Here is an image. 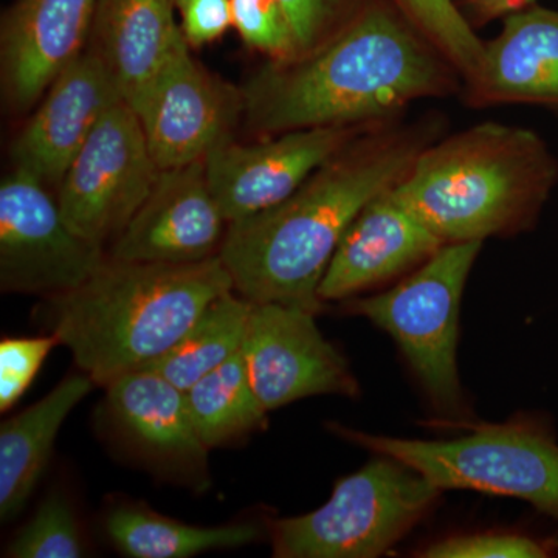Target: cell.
I'll return each instance as SVG.
<instances>
[{
    "label": "cell",
    "instance_id": "cell-14",
    "mask_svg": "<svg viewBox=\"0 0 558 558\" xmlns=\"http://www.w3.org/2000/svg\"><path fill=\"white\" fill-rule=\"evenodd\" d=\"M11 146L14 165L58 186L105 113L123 100L101 58L87 47L53 81Z\"/></svg>",
    "mask_w": 558,
    "mask_h": 558
},
{
    "label": "cell",
    "instance_id": "cell-22",
    "mask_svg": "<svg viewBox=\"0 0 558 558\" xmlns=\"http://www.w3.org/2000/svg\"><path fill=\"white\" fill-rule=\"evenodd\" d=\"M252 307V301L234 293V289L222 293L163 355L142 371L159 374L189 391L202 377L241 354Z\"/></svg>",
    "mask_w": 558,
    "mask_h": 558
},
{
    "label": "cell",
    "instance_id": "cell-5",
    "mask_svg": "<svg viewBox=\"0 0 558 558\" xmlns=\"http://www.w3.org/2000/svg\"><path fill=\"white\" fill-rule=\"evenodd\" d=\"M363 449L410 465L444 490H475L523 499L558 520V440L532 417L478 425L449 440L398 439L332 425Z\"/></svg>",
    "mask_w": 558,
    "mask_h": 558
},
{
    "label": "cell",
    "instance_id": "cell-32",
    "mask_svg": "<svg viewBox=\"0 0 558 558\" xmlns=\"http://www.w3.org/2000/svg\"><path fill=\"white\" fill-rule=\"evenodd\" d=\"M171 2H172V5L175 7V2H178V0H171Z\"/></svg>",
    "mask_w": 558,
    "mask_h": 558
},
{
    "label": "cell",
    "instance_id": "cell-24",
    "mask_svg": "<svg viewBox=\"0 0 558 558\" xmlns=\"http://www.w3.org/2000/svg\"><path fill=\"white\" fill-rule=\"evenodd\" d=\"M389 3L449 60L462 78L475 72L484 43L454 0H389Z\"/></svg>",
    "mask_w": 558,
    "mask_h": 558
},
{
    "label": "cell",
    "instance_id": "cell-16",
    "mask_svg": "<svg viewBox=\"0 0 558 558\" xmlns=\"http://www.w3.org/2000/svg\"><path fill=\"white\" fill-rule=\"evenodd\" d=\"M105 388L109 424L132 453L167 473L204 476L209 449L191 417L185 391L142 369Z\"/></svg>",
    "mask_w": 558,
    "mask_h": 558
},
{
    "label": "cell",
    "instance_id": "cell-3",
    "mask_svg": "<svg viewBox=\"0 0 558 558\" xmlns=\"http://www.w3.org/2000/svg\"><path fill=\"white\" fill-rule=\"evenodd\" d=\"M220 256L193 264L108 255L78 288L44 301L43 317L95 385L163 355L211 301L233 290Z\"/></svg>",
    "mask_w": 558,
    "mask_h": 558
},
{
    "label": "cell",
    "instance_id": "cell-15",
    "mask_svg": "<svg viewBox=\"0 0 558 558\" xmlns=\"http://www.w3.org/2000/svg\"><path fill=\"white\" fill-rule=\"evenodd\" d=\"M97 0H17L2 22V90L27 110L89 43Z\"/></svg>",
    "mask_w": 558,
    "mask_h": 558
},
{
    "label": "cell",
    "instance_id": "cell-29",
    "mask_svg": "<svg viewBox=\"0 0 558 558\" xmlns=\"http://www.w3.org/2000/svg\"><path fill=\"white\" fill-rule=\"evenodd\" d=\"M288 14L300 57L317 49L352 16L351 0H279Z\"/></svg>",
    "mask_w": 558,
    "mask_h": 558
},
{
    "label": "cell",
    "instance_id": "cell-20",
    "mask_svg": "<svg viewBox=\"0 0 558 558\" xmlns=\"http://www.w3.org/2000/svg\"><path fill=\"white\" fill-rule=\"evenodd\" d=\"M87 374L70 376L31 409L0 427V519L11 521L27 506L73 409L92 391Z\"/></svg>",
    "mask_w": 558,
    "mask_h": 558
},
{
    "label": "cell",
    "instance_id": "cell-6",
    "mask_svg": "<svg viewBox=\"0 0 558 558\" xmlns=\"http://www.w3.org/2000/svg\"><path fill=\"white\" fill-rule=\"evenodd\" d=\"M440 490L398 459L371 461L340 480L322 508L270 523L278 558L384 556L438 501Z\"/></svg>",
    "mask_w": 558,
    "mask_h": 558
},
{
    "label": "cell",
    "instance_id": "cell-19",
    "mask_svg": "<svg viewBox=\"0 0 558 558\" xmlns=\"http://www.w3.org/2000/svg\"><path fill=\"white\" fill-rule=\"evenodd\" d=\"M171 0H97L89 47L137 109L183 39Z\"/></svg>",
    "mask_w": 558,
    "mask_h": 558
},
{
    "label": "cell",
    "instance_id": "cell-10",
    "mask_svg": "<svg viewBox=\"0 0 558 558\" xmlns=\"http://www.w3.org/2000/svg\"><path fill=\"white\" fill-rule=\"evenodd\" d=\"M315 317L300 306L253 303L241 352L267 411L311 396L359 395L347 359L323 337Z\"/></svg>",
    "mask_w": 558,
    "mask_h": 558
},
{
    "label": "cell",
    "instance_id": "cell-4",
    "mask_svg": "<svg viewBox=\"0 0 558 558\" xmlns=\"http://www.w3.org/2000/svg\"><path fill=\"white\" fill-rule=\"evenodd\" d=\"M558 183V160L537 132L483 123L429 143L391 196L444 244L529 230Z\"/></svg>",
    "mask_w": 558,
    "mask_h": 558
},
{
    "label": "cell",
    "instance_id": "cell-23",
    "mask_svg": "<svg viewBox=\"0 0 558 558\" xmlns=\"http://www.w3.org/2000/svg\"><path fill=\"white\" fill-rule=\"evenodd\" d=\"M185 395L191 417L208 449L266 427L269 411L253 391L242 352L202 377Z\"/></svg>",
    "mask_w": 558,
    "mask_h": 558
},
{
    "label": "cell",
    "instance_id": "cell-27",
    "mask_svg": "<svg viewBox=\"0 0 558 558\" xmlns=\"http://www.w3.org/2000/svg\"><path fill=\"white\" fill-rule=\"evenodd\" d=\"M556 553V543L515 532H476L440 539L418 557L427 558H543Z\"/></svg>",
    "mask_w": 558,
    "mask_h": 558
},
{
    "label": "cell",
    "instance_id": "cell-28",
    "mask_svg": "<svg viewBox=\"0 0 558 558\" xmlns=\"http://www.w3.org/2000/svg\"><path fill=\"white\" fill-rule=\"evenodd\" d=\"M60 344L57 336L21 337L0 341V410L13 409L38 376L51 349Z\"/></svg>",
    "mask_w": 558,
    "mask_h": 558
},
{
    "label": "cell",
    "instance_id": "cell-13",
    "mask_svg": "<svg viewBox=\"0 0 558 558\" xmlns=\"http://www.w3.org/2000/svg\"><path fill=\"white\" fill-rule=\"evenodd\" d=\"M229 226L209 189L205 159L193 161L160 170L110 256L140 263H201L219 255Z\"/></svg>",
    "mask_w": 558,
    "mask_h": 558
},
{
    "label": "cell",
    "instance_id": "cell-2",
    "mask_svg": "<svg viewBox=\"0 0 558 558\" xmlns=\"http://www.w3.org/2000/svg\"><path fill=\"white\" fill-rule=\"evenodd\" d=\"M433 126L360 134L292 196L231 222L219 256L234 292L252 303L318 314V289L344 233L366 205L387 193L432 142Z\"/></svg>",
    "mask_w": 558,
    "mask_h": 558
},
{
    "label": "cell",
    "instance_id": "cell-25",
    "mask_svg": "<svg viewBox=\"0 0 558 558\" xmlns=\"http://www.w3.org/2000/svg\"><path fill=\"white\" fill-rule=\"evenodd\" d=\"M13 558H78L84 539L78 520L68 499L51 494L40 502L35 515L11 539L5 550Z\"/></svg>",
    "mask_w": 558,
    "mask_h": 558
},
{
    "label": "cell",
    "instance_id": "cell-1",
    "mask_svg": "<svg viewBox=\"0 0 558 558\" xmlns=\"http://www.w3.org/2000/svg\"><path fill=\"white\" fill-rule=\"evenodd\" d=\"M457 69L392 3L373 2L295 60L271 61L242 92L253 130L379 124L457 87Z\"/></svg>",
    "mask_w": 558,
    "mask_h": 558
},
{
    "label": "cell",
    "instance_id": "cell-21",
    "mask_svg": "<svg viewBox=\"0 0 558 558\" xmlns=\"http://www.w3.org/2000/svg\"><path fill=\"white\" fill-rule=\"evenodd\" d=\"M105 531L116 548L132 558H189L208 550L241 548L260 538V529L253 523L193 526L131 502L109 510Z\"/></svg>",
    "mask_w": 558,
    "mask_h": 558
},
{
    "label": "cell",
    "instance_id": "cell-26",
    "mask_svg": "<svg viewBox=\"0 0 558 558\" xmlns=\"http://www.w3.org/2000/svg\"><path fill=\"white\" fill-rule=\"evenodd\" d=\"M233 27L252 49L269 54L271 61L300 57L295 33L279 0H231Z\"/></svg>",
    "mask_w": 558,
    "mask_h": 558
},
{
    "label": "cell",
    "instance_id": "cell-30",
    "mask_svg": "<svg viewBox=\"0 0 558 558\" xmlns=\"http://www.w3.org/2000/svg\"><path fill=\"white\" fill-rule=\"evenodd\" d=\"M183 38L190 47H202L219 39L233 27L231 0H178Z\"/></svg>",
    "mask_w": 558,
    "mask_h": 558
},
{
    "label": "cell",
    "instance_id": "cell-7",
    "mask_svg": "<svg viewBox=\"0 0 558 558\" xmlns=\"http://www.w3.org/2000/svg\"><path fill=\"white\" fill-rule=\"evenodd\" d=\"M483 242H450L379 295L349 301L348 311L392 337L439 413L458 414L457 366L461 296Z\"/></svg>",
    "mask_w": 558,
    "mask_h": 558
},
{
    "label": "cell",
    "instance_id": "cell-12",
    "mask_svg": "<svg viewBox=\"0 0 558 558\" xmlns=\"http://www.w3.org/2000/svg\"><path fill=\"white\" fill-rule=\"evenodd\" d=\"M244 97L202 68L179 44L135 112L160 170L204 160L230 137Z\"/></svg>",
    "mask_w": 558,
    "mask_h": 558
},
{
    "label": "cell",
    "instance_id": "cell-11",
    "mask_svg": "<svg viewBox=\"0 0 558 558\" xmlns=\"http://www.w3.org/2000/svg\"><path fill=\"white\" fill-rule=\"evenodd\" d=\"M371 126L376 124L290 131L255 145L222 140L205 157L209 189L229 223L259 215Z\"/></svg>",
    "mask_w": 558,
    "mask_h": 558
},
{
    "label": "cell",
    "instance_id": "cell-8",
    "mask_svg": "<svg viewBox=\"0 0 558 558\" xmlns=\"http://www.w3.org/2000/svg\"><path fill=\"white\" fill-rule=\"evenodd\" d=\"M159 174L137 112L120 100L70 163L57 201L76 233L105 247L126 229Z\"/></svg>",
    "mask_w": 558,
    "mask_h": 558
},
{
    "label": "cell",
    "instance_id": "cell-9",
    "mask_svg": "<svg viewBox=\"0 0 558 558\" xmlns=\"http://www.w3.org/2000/svg\"><path fill=\"white\" fill-rule=\"evenodd\" d=\"M49 186L14 168L0 183V289L44 299L78 288L108 258L76 233Z\"/></svg>",
    "mask_w": 558,
    "mask_h": 558
},
{
    "label": "cell",
    "instance_id": "cell-31",
    "mask_svg": "<svg viewBox=\"0 0 558 558\" xmlns=\"http://www.w3.org/2000/svg\"><path fill=\"white\" fill-rule=\"evenodd\" d=\"M464 2L468 3L475 20L487 22L534 5L535 0H464Z\"/></svg>",
    "mask_w": 558,
    "mask_h": 558
},
{
    "label": "cell",
    "instance_id": "cell-18",
    "mask_svg": "<svg viewBox=\"0 0 558 558\" xmlns=\"http://www.w3.org/2000/svg\"><path fill=\"white\" fill-rule=\"evenodd\" d=\"M470 105H532L558 112V10L531 5L505 17L465 78Z\"/></svg>",
    "mask_w": 558,
    "mask_h": 558
},
{
    "label": "cell",
    "instance_id": "cell-17",
    "mask_svg": "<svg viewBox=\"0 0 558 558\" xmlns=\"http://www.w3.org/2000/svg\"><path fill=\"white\" fill-rule=\"evenodd\" d=\"M442 245L387 191L349 226L319 284V300H347L376 288L421 266Z\"/></svg>",
    "mask_w": 558,
    "mask_h": 558
}]
</instances>
